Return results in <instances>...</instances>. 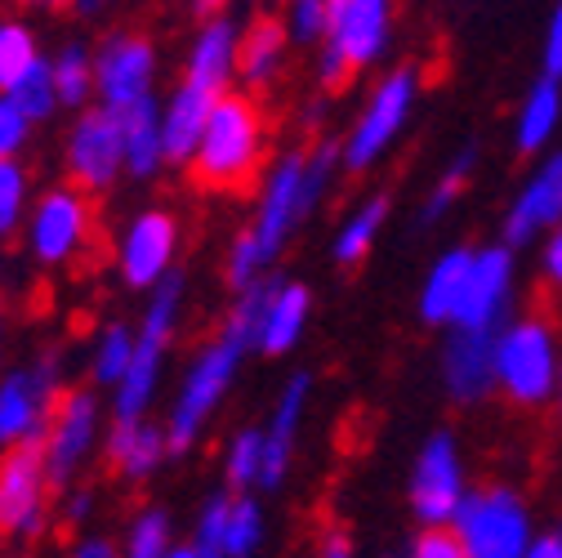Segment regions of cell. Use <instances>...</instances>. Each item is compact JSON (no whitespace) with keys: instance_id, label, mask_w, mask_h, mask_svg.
I'll return each instance as SVG.
<instances>
[{"instance_id":"cell-1","label":"cell","mask_w":562,"mask_h":558,"mask_svg":"<svg viewBox=\"0 0 562 558\" xmlns=\"http://www.w3.org/2000/svg\"><path fill=\"white\" fill-rule=\"evenodd\" d=\"M268 161V116L255 94H220L210 108L205 134L188 157V175L196 192L246 197L255 192Z\"/></svg>"},{"instance_id":"cell-2","label":"cell","mask_w":562,"mask_h":558,"mask_svg":"<svg viewBox=\"0 0 562 558\" xmlns=\"http://www.w3.org/2000/svg\"><path fill=\"white\" fill-rule=\"evenodd\" d=\"M246 348H255L250 331H246L241 322L224 317L220 335L192 358V367H188V376H183V384H179V398H175L170 421H166L170 451H188V447L201 438L205 421H210V415H215V406L224 402V393H228V384H233V376H237V362H241Z\"/></svg>"},{"instance_id":"cell-3","label":"cell","mask_w":562,"mask_h":558,"mask_svg":"<svg viewBox=\"0 0 562 558\" xmlns=\"http://www.w3.org/2000/svg\"><path fill=\"white\" fill-rule=\"evenodd\" d=\"M179 304H183V272H166L153 287L148 313L134 331V358L130 371L121 376V384L112 389V421H144L157 380H161V358L170 354L175 339V322H179Z\"/></svg>"},{"instance_id":"cell-4","label":"cell","mask_w":562,"mask_h":558,"mask_svg":"<svg viewBox=\"0 0 562 558\" xmlns=\"http://www.w3.org/2000/svg\"><path fill=\"white\" fill-rule=\"evenodd\" d=\"M496 389L514 406H540L558 389V335L553 317L536 304L496 335Z\"/></svg>"},{"instance_id":"cell-5","label":"cell","mask_w":562,"mask_h":558,"mask_svg":"<svg viewBox=\"0 0 562 558\" xmlns=\"http://www.w3.org/2000/svg\"><path fill=\"white\" fill-rule=\"evenodd\" d=\"M393 0H339L330 5V32L317 63V81L326 94H344L362 67H371L389 41Z\"/></svg>"},{"instance_id":"cell-6","label":"cell","mask_w":562,"mask_h":558,"mask_svg":"<svg viewBox=\"0 0 562 558\" xmlns=\"http://www.w3.org/2000/svg\"><path fill=\"white\" fill-rule=\"evenodd\" d=\"M54 482L41 456V438L14 443L0 456V540L32 545L49 532Z\"/></svg>"},{"instance_id":"cell-7","label":"cell","mask_w":562,"mask_h":558,"mask_svg":"<svg viewBox=\"0 0 562 558\" xmlns=\"http://www.w3.org/2000/svg\"><path fill=\"white\" fill-rule=\"evenodd\" d=\"M451 523L469 558H522L531 545V514L509 487H482L464 496Z\"/></svg>"},{"instance_id":"cell-8","label":"cell","mask_w":562,"mask_h":558,"mask_svg":"<svg viewBox=\"0 0 562 558\" xmlns=\"http://www.w3.org/2000/svg\"><path fill=\"white\" fill-rule=\"evenodd\" d=\"M99 429H103V402H99V393H90V389H63L54 398V411H49V421L41 429V456H45L54 492H63V487L77 482V473L94 456Z\"/></svg>"},{"instance_id":"cell-9","label":"cell","mask_w":562,"mask_h":558,"mask_svg":"<svg viewBox=\"0 0 562 558\" xmlns=\"http://www.w3.org/2000/svg\"><path fill=\"white\" fill-rule=\"evenodd\" d=\"M90 233H94L90 192L77 188V183L49 188L27 215V250L45 268H58L67 259H77L90 246Z\"/></svg>"},{"instance_id":"cell-10","label":"cell","mask_w":562,"mask_h":558,"mask_svg":"<svg viewBox=\"0 0 562 558\" xmlns=\"http://www.w3.org/2000/svg\"><path fill=\"white\" fill-rule=\"evenodd\" d=\"M58 393H63V362L54 348L36 362L0 376V447L41 438Z\"/></svg>"},{"instance_id":"cell-11","label":"cell","mask_w":562,"mask_h":558,"mask_svg":"<svg viewBox=\"0 0 562 558\" xmlns=\"http://www.w3.org/2000/svg\"><path fill=\"white\" fill-rule=\"evenodd\" d=\"M125 170V138L121 116L112 108H81V116L67 130V179L86 192H103Z\"/></svg>"},{"instance_id":"cell-12","label":"cell","mask_w":562,"mask_h":558,"mask_svg":"<svg viewBox=\"0 0 562 558\" xmlns=\"http://www.w3.org/2000/svg\"><path fill=\"white\" fill-rule=\"evenodd\" d=\"M153 77H157V49L144 32H116L94 54V94L112 112L148 99Z\"/></svg>"},{"instance_id":"cell-13","label":"cell","mask_w":562,"mask_h":558,"mask_svg":"<svg viewBox=\"0 0 562 558\" xmlns=\"http://www.w3.org/2000/svg\"><path fill=\"white\" fill-rule=\"evenodd\" d=\"M415 67H397L393 77H384L358 121V130L348 134V148H344V166L348 170H367L375 157H384V148L397 138V130L406 125V112L415 103Z\"/></svg>"},{"instance_id":"cell-14","label":"cell","mask_w":562,"mask_h":558,"mask_svg":"<svg viewBox=\"0 0 562 558\" xmlns=\"http://www.w3.org/2000/svg\"><path fill=\"white\" fill-rule=\"evenodd\" d=\"M179 250V220L170 211H144L125 224L121 246H116V268L130 291H153L170 272Z\"/></svg>"},{"instance_id":"cell-15","label":"cell","mask_w":562,"mask_h":558,"mask_svg":"<svg viewBox=\"0 0 562 558\" xmlns=\"http://www.w3.org/2000/svg\"><path fill=\"white\" fill-rule=\"evenodd\" d=\"M464 501V478H460V451L451 434H434L415 456L411 469V510L419 523H451Z\"/></svg>"},{"instance_id":"cell-16","label":"cell","mask_w":562,"mask_h":558,"mask_svg":"<svg viewBox=\"0 0 562 558\" xmlns=\"http://www.w3.org/2000/svg\"><path fill=\"white\" fill-rule=\"evenodd\" d=\"M304 157H308V153H286V157L272 166V175H268V183H263V201H259V220H255V228H246V237H250V246H255V255H259L263 268L277 259V250L286 246L291 228L300 224Z\"/></svg>"},{"instance_id":"cell-17","label":"cell","mask_w":562,"mask_h":558,"mask_svg":"<svg viewBox=\"0 0 562 558\" xmlns=\"http://www.w3.org/2000/svg\"><path fill=\"white\" fill-rule=\"evenodd\" d=\"M496 335H501V322L456 326V335L447 339L442 376H447V389L456 402H482L496 389Z\"/></svg>"},{"instance_id":"cell-18","label":"cell","mask_w":562,"mask_h":558,"mask_svg":"<svg viewBox=\"0 0 562 558\" xmlns=\"http://www.w3.org/2000/svg\"><path fill=\"white\" fill-rule=\"evenodd\" d=\"M509 282H514V255L509 246H491V250H477L473 264H469V282H464V295L456 304V326H491L505 317V304H509Z\"/></svg>"},{"instance_id":"cell-19","label":"cell","mask_w":562,"mask_h":558,"mask_svg":"<svg viewBox=\"0 0 562 558\" xmlns=\"http://www.w3.org/2000/svg\"><path fill=\"white\" fill-rule=\"evenodd\" d=\"M224 90H210V86H196L183 77V86L170 94V103L161 108V144H166V161L175 166H188V157L196 153L201 134H205V121H210V108H215Z\"/></svg>"},{"instance_id":"cell-20","label":"cell","mask_w":562,"mask_h":558,"mask_svg":"<svg viewBox=\"0 0 562 558\" xmlns=\"http://www.w3.org/2000/svg\"><path fill=\"white\" fill-rule=\"evenodd\" d=\"M166 451H170V438H166V429L148 425V415L144 421H112V434L103 443V456H108L112 473L125 478V482L153 478L161 469Z\"/></svg>"},{"instance_id":"cell-21","label":"cell","mask_w":562,"mask_h":558,"mask_svg":"<svg viewBox=\"0 0 562 558\" xmlns=\"http://www.w3.org/2000/svg\"><path fill=\"white\" fill-rule=\"evenodd\" d=\"M562 220V153L549 157L544 170H536V179L518 192L514 211L505 220V242L509 246H527L540 228H553Z\"/></svg>"},{"instance_id":"cell-22","label":"cell","mask_w":562,"mask_h":558,"mask_svg":"<svg viewBox=\"0 0 562 558\" xmlns=\"http://www.w3.org/2000/svg\"><path fill=\"white\" fill-rule=\"evenodd\" d=\"M121 116V138H125V175L153 179L166 166V144H161V108L157 99H138L130 108H116Z\"/></svg>"},{"instance_id":"cell-23","label":"cell","mask_w":562,"mask_h":558,"mask_svg":"<svg viewBox=\"0 0 562 558\" xmlns=\"http://www.w3.org/2000/svg\"><path fill=\"white\" fill-rule=\"evenodd\" d=\"M308 376H295L286 384V393H281L277 411H272V425L263 434V465H259V487H272L286 478V465H291V447H295V425L304 415V398H308Z\"/></svg>"},{"instance_id":"cell-24","label":"cell","mask_w":562,"mask_h":558,"mask_svg":"<svg viewBox=\"0 0 562 558\" xmlns=\"http://www.w3.org/2000/svg\"><path fill=\"white\" fill-rule=\"evenodd\" d=\"M286 41H291V32L281 27L272 14H259L241 32V41H237V72H241V81L250 90H263L281 72V63H286Z\"/></svg>"},{"instance_id":"cell-25","label":"cell","mask_w":562,"mask_h":558,"mask_svg":"<svg viewBox=\"0 0 562 558\" xmlns=\"http://www.w3.org/2000/svg\"><path fill=\"white\" fill-rule=\"evenodd\" d=\"M233 72H237V27L228 19H210L188 49L183 77L196 86H210V90H224Z\"/></svg>"},{"instance_id":"cell-26","label":"cell","mask_w":562,"mask_h":558,"mask_svg":"<svg viewBox=\"0 0 562 558\" xmlns=\"http://www.w3.org/2000/svg\"><path fill=\"white\" fill-rule=\"evenodd\" d=\"M304 317H308V291L295 287V282H281L268 300V313L259 322V335H255V348L259 354H286V348L300 339L304 331Z\"/></svg>"},{"instance_id":"cell-27","label":"cell","mask_w":562,"mask_h":558,"mask_svg":"<svg viewBox=\"0 0 562 558\" xmlns=\"http://www.w3.org/2000/svg\"><path fill=\"white\" fill-rule=\"evenodd\" d=\"M469 264H473V250H464V246L438 259V268L429 272L425 300H419V313H425V322H451L456 317V304H460L464 282H469Z\"/></svg>"},{"instance_id":"cell-28","label":"cell","mask_w":562,"mask_h":558,"mask_svg":"<svg viewBox=\"0 0 562 558\" xmlns=\"http://www.w3.org/2000/svg\"><path fill=\"white\" fill-rule=\"evenodd\" d=\"M562 116V94H558V77H540L518 112V153H536L549 144V134L558 130Z\"/></svg>"},{"instance_id":"cell-29","label":"cell","mask_w":562,"mask_h":558,"mask_svg":"<svg viewBox=\"0 0 562 558\" xmlns=\"http://www.w3.org/2000/svg\"><path fill=\"white\" fill-rule=\"evenodd\" d=\"M49 67H54L58 103H63V108H90V99H94V54H90V45L67 41V45L49 58Z\"/></svg>"},{"instance_id":"cell-30","label":"cell","mask_w":562,"mask_h":558,"mask_svg":"<svg viewBox=\"0 0 562 558\" xmlns=\"http://www.w3.org/2000/svg\"><path fill=\"white\" fill-rule=\"evenodd\" d=\"M130 358H134V331L125 322H108L90 348V380L99 389H116L121 376L130 371Z\"/></svg>"},{"instance_id":"cell-31","label":"cell","mask_w":562,"mask_h":558,"mask_svg":"<svg viewBox=\"0 0 562 558\" xmlns=\"http://www.w3.org/2000/svg\"><path fill=\"white\" fill-rule=\"evenodd\" d=\"M5 94L32 116V121H49L63 103H58V86H54V67H49V58H36L27 72H19L10 86H5Z\"/></svg>"},{"instance_id":"cell-32","label":"cell","mask_w":562,"mask_h":558,"mask_svg":"<svg viewBox=\"0 0 562 558\" xmlns=\"http://www.w3.org/2000/svg\"><path fill=\"white\" fill-rule=\"evenodd\" d=\"M384 215H389V197H371L362 211L339 228V237H335V264H344V268L362 264L367 250H371V242H375V233H380V224H384Z\"/></svg>"},{"instance_id":"cell-33","label":"cell","mask_w":562,"mask_h":558,"mask_svg":"<svg viewBox=\"0 0 562 558\" xmlns=\"http://www.w3.org/2000/svg\"><path fill=\"white\" fill-rule=\"evenodd\" d=\"M130 558H166L175 549V523L166 510H138L125 527V545H121Z\"/></svg>"},{"instance_id":"cell-34","label":"cell","mask_w":562,"mask_h":558,"mask_svg":"<svg viewBox=\"0 0 562 558\" xmlns=\"http://www.w3.org/2000/svg\"><path fill=\"white\" fill-rule=\"evenodd\" d=\"M228 510H233V496H210L205 510L196 514V540L192 545H175L170 554L175 558H220L224 554V532H228Z\"/></svg>"},{"instance_id":"cell-35","label":"cell","mask_w":562,"mask_h":558,"mask_svg":"<svg viewBox=\"0 0 562 558\" xmlns=\"http://www.w3.org/2000/svg\"><path fill=\"white\" fill-rule=\"evenodd\" d=\"M27 215V170L19 157H0V242H10Z\"/></svg>"},{"instance_id":"cell-36","label":"cell","mask_w":562,"mask_h":558,"mask_svg":"<svg viewBox=\"0 0 562 558\" xmlns=\"http://www.w3.org/2000/svg\"><path fill=\"white\" fill-rule=\"evenodd\" d=\"M36 58H41V49H36L32 27L19 19H0V90H5L19 72H27Z\"/></svg>"},{"instance_id":"cell-37","label":"cell","mask_w":562,"mask_h":558,"mask_svg":"<svg viewBox=\"0 0 562 558\" xmlns=\"http://www.w3.org/2000/svg\"><path fill=\"white\" fill-rule=\"evenodd\" d=\"M259 536H263V514L259 505L241 492L233 496V510H228V532H224V554H255L259 549Z\"/></svg>"},{"instance_id":"cell-38","label":"cell","mask_w":562,"mask_h":558,"mask_svg":"<svg viewBox=\"0 0 562 558\" xmlns=\"http://www.w3.org/2000/svg\"><path fill=\"white\" fill-rule=\"evenodd\" d=\"M259 465H263V434H255V429L237 434L228 447V487L233 492H246V487L259 482Z\"/></svg>"},{"instance_id":"cell-39","label":"cell","mask_w":562,"mask_h":558,"mask_svg":"<svg viewBox=\"0 0 562 558\" xmlns=\"http://www.w3.org/2000/svg\"><path fill=\"white\" fill-rule=\"evenodd\" d=\"M286 32H291V41H300V45L326 41V32H330V0H291Z\"/></svg>"},{"instance_id":"cell-40","label":"cell","mask_w":562,"mask_h":558,"mask_svg":"<svg viewBox=\"0 0 562 558\" xmlns=\"http://www.w3.org/2000/svg\"><path fill=\"white\" fill-rule=\"evenodd\" d=\"M32 116L0 90V157H19L23 148H27V138H32Z\"/></svg>"},{"instance_id":"cell-41","label":"cell","mask_w":562,"mask_h":558,"mask_svg":"<svg viewBox=\"0 0 562 558\" xmlns=\"http://www.w3.org/2000/svg\"><path fill=\"white\" fill-rule=\"evenodd\" d=\"M469 170H473V148H469V153H464V157H460V161H456V166H451V170L438 179V188L429 192V201H425V220H429V224H434V220H442V215H447V205H451V201L464 192Z\"/></svg>"},{"instance_id":"cell-42","label":"cell","mask_w":562,"mask_h":558,"mask_svg":"<svg viewBox=\"0 0 562 558\" xmlns=\"http://www.w3.org/2000/svg\"><path fill=\"white\" fill-rule=\"evenodd\" d=\"M411 554L415 558H464V545L447 523H425V532H415L411 540Z\"/></svg>"},{"instance_id":"cell-43","label":"cell","mask_w":562,"mask_h":558,"mask_svg":"<svg viewBox=\"0 0 562 558\" xmlns=\"http://www.w3.org/2000/svg\"><path fill=\"white\" fill-rule=\"evenodd\" d=\"M94 510V496L86 492V487H63V523L67 527H81Z\"/></svg>"},{"instance_id":"cell-44","label":"cell","mask_w":562,"mask_h":558,"mask_svg":"<svg viewBox=\"0 0 562 558\" xmlns=\"http://www.w3.org/2000/svg\"><path fill=\"white\" fill-rule=\"evenodd\" d=\"M544 77H558L562 81V0H558V10H553L549 41H544Z\"/></svg>"},{"instance_id":"cell-45","label":"cell","mask_w":562,"mask_h":558,"mask_svg":"<svg viewBox=\"0 0 562 558\" xmlns=\"http://www.w3.org/2000/svg\"><path fill=\"white\" fill-rule=\"evenodd\" d=\"M544 277H549V287H553V291H562V220L553 224L549 246H544Z\"/></svg>"},{"instance_id":"cell-46","label":"cell","mask_w":562,"mask_h":558,"mask_svg":"<svg viewBox=\"0 0 562 558\" xmlns=\"http://www.w3.org/2000/svg\"><path fill=\"white\" fill-rule=\"evenodd\" d=\"M527 554H536V558H562V527H549L540 540L527 545Z\"/></svg>"},{"instance_id":"cell-47","label":"cell","mask_w":562,"mask_h":558,"mask_svg":"<svg viewBox=\"0 0 562 558\" xmlns=\"http://www.w3.org/2000/svg\"><path fill=\"white\" fill-rule=\"evenodd\" d=\"M77 554H81V558H112V554H116V545H112V540H103V536H94V540H81V545H77Z\"/></svg>"},{"instance_id":"cell-48","label":"cell","mask_w":562,"mask_h":558,"mask_svg":"<svg viewBox=\"0 0 562 558\" xmlns=\"http://www.w3.org/2000/svg\"><path fill=\"white\" fill-rule=\"evenodd\" d=\"M103 5H108V0H72V10H77L81 19H94V14H103Z\"/></svg>"},{"instance_id":"cell-49","label":"cell","mask_w":562,"mask_h":558,"mask_svg":"<svg viewBox=\"0 0 562 558\" xmlns=\"http://www.w3.org/2000/svg\"><path fill=\"white\" fill-rule=\"evenodd\" d=\"M224 5H228V0H192L196 14H215V10H224Z\"/></svg>"},{"instance_id":"cell-50","label":"cell","mask_w":562,"mask_h":558,"mask_svg":"<svg viewBox=\"0 0 562 558\" xmlns=\"http://www.w3.org/2000/svg\"><path fill=\"white\" fill-rule=\"evenodd\" d=\"M0 348H5V313H0Z\"/></svg>"},{"instance_id":"cell-51","label":"cell","mask_w":562,"mask_h":558,"mask_svg":"<svg viewBox=\"0 0 562 558\" xmlns=\"http://www.w3.org/2000/svg\"><path fill=\"white\" fill-rule=\"evenodd\" d=\"M558 380H562V367H558Z\"/></svg>"}]
</instances>
